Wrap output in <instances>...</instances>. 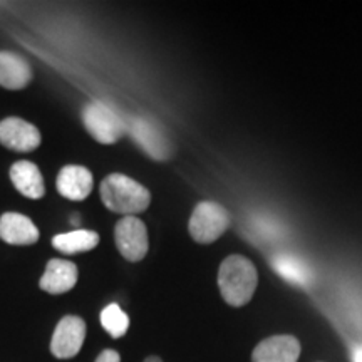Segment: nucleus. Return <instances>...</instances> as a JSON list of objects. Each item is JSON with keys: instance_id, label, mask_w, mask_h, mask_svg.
I'll return each instance as SVG.
<instances>
[{"instance_id": "obj_1", "label": "nucleus", "mask_w": 362, "mask_h": 362, "mask_svg": "<svg viewBox=\"0 0 362 362\" xmlns=\"http://www.w3.org/2000/svg\"><path fill=\"white\" fill-rule=\"evenodd\" d=\"M259 275L255 265L247 257L230 255L218 269V287L228 305L243 307L252 300L257 291Z\"/></svg>"}, {"instance_id": "obj_2", "label": "nucleus", "mask_w": 362, "mask_h": 362, "mask_svg": "<svg viewBox=\"0 0 362 362\" xmlns=\"http://www.w3.org/2000/svg\"><path fill=\"white\" fill-rule=\"evenodd\" d=\"M101 200L107 210L124 216L143 214L151 203V194L129 176L112 173L101 183Z\"/></svg>"}, {"instance_id": "obj_3", "label": "nucleus", "mask_w": 362, "mask_h": 362, "mask_svg": "<svg viewBox=\"0 0 362 362\" xmlns=\"http://www.w3.org/2000/svg\"><path fill=\"white\" fill-rule=\"evenodd\" d=\"M83 123L88 133L101 144L119 141L121 136L128 133V121L104 101H93L84 107Z\"/></svg>"}, {"instance_id": "obj_4", "label": "nucleus", "mask_w": 362, "mask_h": 362, "mask_svg": "<svg viewBox=\"0 0 362 362\" xmlns=\"http://www.w3.org/2000/svg\"><path fill=\"white\" fill-rule=\"evenodd\" d=\"M230 226V215L220 203L202 202L194 206L192 216L188 221L189 235L194 242L214 243Z\"/></svg>"}, {"instance_id": "obj_5", "label": "nucleus", "mask_w": 362, "mask_h": 362, "mask_svg": "<svg viewBox=\"0 0 362 362\" xmlns=\"http://www.w3.org/2000/svg\"><path fill=\"white\" fill-rule=\"evenodd\" d=\"M116 247L128 262H139L149 250L148 228L138 216H123L115 228Z\"/></svg>"}, {"instance_id": "obj_6", "label": "nucleus", "mask_w": 362, "mask_h": 362, "mask_svg": "<svg viewBox=\"0 0 362 362\" xmlns=\"http://www.w3.org/2000/svg\"><path fill=\"white\" fill-rule=\"evenodd\" d=\"M128 133L134 139V143L153 160L165 161L171 156V144L168 138L160 126L148 117H131L128 121Z\"/></svg>"}, {"instance_id": "obj_7", "label": "nucleus", "mask_w": 362, "mask_h": 362, "mask_svg": "<svg viewBox=\"0 0 362 362\" xmlns=\"http://www.w3.org/2000/svg\"><path fill=\"white\" fill-rule=\"evenodd\" d=\"M86 322L78 315H66L59 320L51 339V352L57 359H72L83 349Z\"/></svg>"}, {"instance_id": "obj_8", "label": "nucleus", "mask_w": 362, "mask_h": 362, "mask_svg": "<svg viewBox=\"0 0 362 362\" xmlns=\"http://www.w3.org/2000/svg\"><path fill=\"white\" fill-rule=\"evenodd\" d=\"M40 133L34 124L21 117H6L0 121V143L17 153H30L40 146Z\"/></svg>"}, {"instance_id": "obj_9", "label": "nucleus", "mask_w": 362, "mask_h": 362, "mask_svg": "<svg viewBox=\"0 0 362 362\" xmlns=\"http://www.w3.org/2000/svg\"><path fill=\"white\" fill-rule=\"evenodd\" d=\"M56 187L59 194L67 198V200L83 202L93 192V173L79 165L64 166V168L59 171Z\"/></svg>"}, {"instance_id": "obj_10", "label": "nucleus", "mask_w": 362, "mask_h": 362, "mask_svg": "<svg viewBox=\"0 0 362 362\" xmlns=\"http://www.w3.org/2000/svg\"><path fill=\"white\" fill-rule=\"evenodd\" d=\"M300 342L293 336H272L253 349L252 362H297Z\"/></svg>"}, {"instance_id": "obj_11", "label": "nucleus", "mask_w": 362, "mask_h": 362, "mask_svg": "<svg viewBox=\"0 0 362 362\" xmlns=\"http://www.w3.org/2000/svg\"><path fill=\"white\" fill-rule=\"evenodd\" d=\"M39 237V228L29 216L16 211L0 216V238L8 245H34Z\"/></svg>"}, {"instance_id": "obj_12", "label": "nucleus", "mask_w": 362, "mask_h": 362, "mask_svg": "<svg viewBox=\"0 0 362 362\" xmlns=\"http://www.w3.org/2000/svg\"><path fill=\"white\" fill-rule=\"evenodd\" d=\"M78 267L72 262L52 259L47 262V267H45L39 285L44 292L52 293V296H61V293H66L74 288V285L78 284Z\"/></svg>"}, {"instance_id": "obj_13", "label": "nucleus", "mask_w": 362, "mask_h": 362, "mask_svg": "<svg viewBox=\"0 0 362 362\" xmlns=\"http://www.w3.org/2000/svg\"><path fill=\"white\" fill-rule=\"evenodd\" d=\"M33 81L29 62L19 54L0 51V86L11 90L24 89Z\"/></svg>"}, {"instance_id": "obj_14", "label": "nucleus", "mask_w": 362, "mask_h": 362, "mask_svg": "<svg viewBox=\"0 0 362 362\" xmlns=\"http://www.w3.org/2000/svg\"><path fill=\"white\" fill-rule=\"evenodd\" d=\"M11 180L17 192L30 200H40L45 194L44 178L33 161H17L11 168Z\"/></svg>"}, {"instance_id": "obj_15", "label": "nucleus", "mask_w": 362, "mask_h": 362, "mask_svg": "<svg viewBox=\"0 0 362 362\" xmlns=\"http://www.w3.org/2000/svg\"><path fill=\"white\" fill-rule=\"evenodd\" d=\"M99 243V235L93 230H72L69 233H59L52 238V247L66 255L89 252L96 248Z\"/></svg>"}, {"instance_id": "obj_16", "label": "nucleus", "mask_w": 362, "mask_h": 362, "mask_svg": "<svg viewBox=\"0 0 362 362\" xmlns=\"http://www.w3.org/2000/svg\"><path fill=\"white\" fill-rule=\"evenodd\" d=\"M275 270L279 272L280 277L288 280L291 284L296 285H309L312 280V272L309 265L298 260L297 257L292 255H279L274 260Z\"/></svg>"}, {"instance_id": "obj_17", "label": "nucleus", "mask_w": 362, "mask_h": 362, "mask_svg": "<svg viewBox=\"0 0 362 362\" xmlns=\"http://www.w3.org/2000/svg\"><path fill=\"white\" fill-rule=\"evenodd\" d=\"M101 324L112 339H119L128 332L129 317L117 304H110L101 312Z\"/></svg>"}, {"instance_id": "obj_18", "label": "nucleus", "mask_w": 362, "mask_h": 362, "mask_svg": "<svg viewBox=\"0 0 362 362\" xmlns=\"http://www.w3.org/2000/svg\"><path fill=\"white\" fill-rule=\"evenodd\" d=\"M96 362H121V356L115 349H106L98 356Z\"/></svg>"}, {"instance_id": "obj_19", "label": "nucleus", "mask_w": 362, "mask_h": 362, "mask_svg": "<svg viewBox=\"0 0 362 362\" xmlns=\"http://www.w3.org/2000/svg\"><path fill=\"white\" fill-rule=\"evenodd\" d=\"M352 362H362V344L352 349Z\"/></svg>"}, {"instance_id": "obj_20", "label": "nucleus", "mask_w": 362, "mask_h": 362, "mask_svg": "<svg viewBox=\"0 0 362 362\" xmlns=\"http://www.w3.org/2000/svg\"><path fill=\"white\" fill-rule=\"evenodd\" d=\"M143 362H163V361H161L158 356H149V357H146V359H144Z\"/></svg>"}]
</instances>
